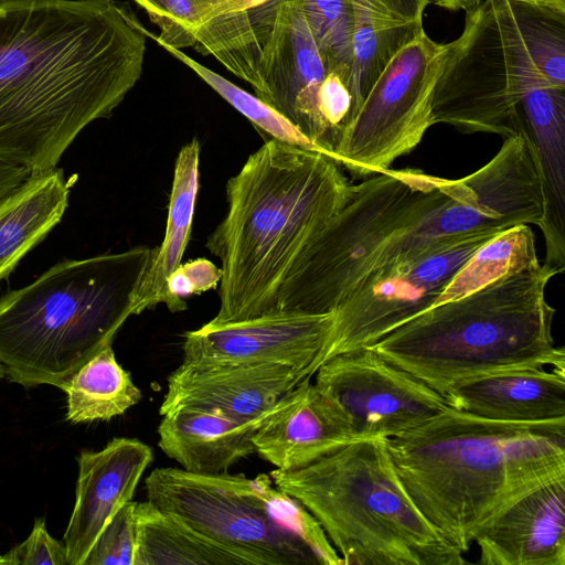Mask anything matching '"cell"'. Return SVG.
Listing matches in <instances>:
<instances>
[{"mask_svg":"<svg viewBox=\"0 0 565 565\" xmlns=\"http://www.w3.org/2000/svg\"><path fill=\"white\" fill-rule=\"evenodd\" d=\"M145 31L117 0H0V161L56 168L140 78Z\"/></svg>","mask_w":565,"mask_h":565,"instance_id":"obj_1","label":"cell"},{"mask_svg":"<svg viewBox=\"0 0 565 565\" xmlns=\"http://www.w3.org/2000/svg\"><path fill=\"white\" fill-rule=\"evenodd\" d=\"M387 447L415 505L463 554L509 504L565 479V419L501 422L448 406Z\"/></svg>","mask_w":565,"mask_h":565,"instance_id":"obj_2","label":"cell"},{"mask_svg":"<svg viewBox=\"0 0 565 565\" xmlns=\"http://www.w3.org/2000/svg\"><path fill=\"white\" fill-rule=\"evenodd\" d=\"M351 185L332 158L269 139L226 183L227 211L206 239L221 260L220 309L210 324L274 311L306 246L343 206Z\"/></svg>","mask_w":565,"mask_h":565,"instance_id":"obj_3","label":"cell"},{"mask_svg":"<svg viewBox=\"0 0 565 565\" xmlns=\"http://www.w3.org/2000/svg\"><path fill=\"white\" fill-rule=\"evenodd\" d=\"M557 269L540 263L459 299L437 305L370 347L443 396L480 376L551 366L565 371L554 343L555 309L545 290Z\"/></svg>","mask_w":565,"mask_h":565,"instance_id":"obj_4","label":"cell"},{"mask_svg":"<svg viewBox=\"0 0 565 565\" xmlns=\"http://www.w3.org/2000/svg\"><path fill=\"white\" fill-rule=\"evenodd\" d=\"M151 248L65 259L0 298V364L24 387L63 388L132 316Z\"/></svg>","mask_w":565,"mask_h":565,"instance_id":"obj_5","label":"cell"},{"mask_svg":"<svg viewBox=\"0 0 565 565\" xmlns=\"http://www.w3.org/2000/svg\"><path fill=\"white\" fill-rule=\"evenodd\" d=\"M565 87V4L556 0H482L466 11L461 34L435 85V124L462 134L522 131L521 98Z\"/></svg>","mask_w":565,"mask_h":565,"instance_id":"obj_6","label":"cell"},{"mask_svg":"<svg viewBox=\"0 0 565 565\" xmlns=\"http://www.w3.org/2000/svg\"><path fill=\"white\" fill-rule=\"evenodd\" d=\"M319 522L343 565H462L401 481L387 438H367L300 469L269 473Z\"/></svg>","mask_w":565,"mask_h":565,"instance_id":"obj_7","label":"cell"},{"mask_svg":"<svg viewBox=\"0 0 565 565\" xmlns=\"http://www.w3.org/2000/svg\"><path fill=\"white\" fill-rule=\"evenodd\" d=\"M458 179L387 169L351 185L348 200L306 246L274 311L331 313L375 267L385 247L457 189Z\"/></svg>","mask_w":565,"mask_h":565,"instance_id":"obj_8","label":"cell"},{"mask_svg":"<svg viewBox=\"0 0 565 565\" xmlns=\"http://www.w3.org/2000/svg\"><path fill=\"white\" fill-rule=\"evenodd\" d=\"M147 500L203 534L253 555L260 565H343L315 516L267 473L199 475L156 468Z\"/></svg>","mask_w":565,"mask_h":565,"instance_id":"obj_9","label":"cell"},{"mask_svg":"<svg viewBox=\"0 0 565 565\" xmlns=\"http://www.w3.org/2000/svg\"><path fill=\"white\" fill-rule=\"evenodd\" d=\"M193 47L247 82L256 96L330 157L319 99L328 71L301 0H268L204 21ZM331 158V157H330Z\"/></svg>","mask_w":565,"mask_h":565,"instance_id":"obj_10","label":"cell"},{"mask_svg":"<svg viewBox=\"0 0 565 565\" xmlns=\"http://www.w3.org/2000/svg\"><path fill=\"white\" fill-rule=\"evenodd\" d=\"M448 43L425 31L404 45L371 85L343 130L334 159L355 178L390 169L434 122L433 97Z\"/></svg>","mask_w":565,"mask_h":565,"instance_id":"obj_11","label":"cell"},{"mask_svg":"<svg viewBox=\"0 0 565 565\" xmlns=\"http://www.w3.org/2000/svg\"><path fill=\"white\" fill-rule=\"evenodd\" d=\"M498 233L480 231L443 238L371 270L332 312L331 332L313 374L332 356L370 348L436 306L456 273Z\"/></svg>","mask_w":565,"mask_h":565,"instance_id":"obj_12","label":"cell"},{"mask_svg":"<svg viewBox=\"0 0 565 565\" xmlns=\"http://www.w3.org/2000/svg\"><path fill=\"white\" fill-rule=\"evenodd\" d=\"M546 193L541 167L524 131L504 138L494 157L458 179L455 193L430 210L392 245V255L411 254L436 241L516 225L543 226Z\"/></svg>","mask_w":565,"mask_h":565,"instance_id":"obj_13","label":"cell"},{"mask_svg":"<svg viewBox=\"0 0 565 565\" xmlns=\"http://www.w3.org/2000/svg\"><path fill=\"white\" fill-rule=\"evenodd\" d=\"M313 375L361 439L392 438L448 407L440 393L371 348L334 355Z\"/></svg>","mask_w":565,"mask_h":565,"instance_id":"obj_14","label":"cell"},{"mask_svg":"<svg viewBox=\"0 0 565 565\" xmlns=\"http://www.w3.org/2000/svg\"><path fill=\"white\" fill-rule=\"evenodd\" d=\"M333 313L273 311L242 321L210 324L183 334L184 364L279 363L305 370L313 365L331 332Z\"/></svg>","mask_w":565,"mask_h":565,"instance_id":"obj_15","label":"cell"},{"mask_svg":"<svg viewBox=\"0 0 565 565\" xmlns=\"http://www.w3.org/2000/svg\"><path fill=\"white\" fill-rule=\"evenodd\" d=\"M152 460L151 447L136 438L118 437L100 450L81 451L75 504L63 537L67 565H84L105 525L131 501Z\"/></svg>","mask_w":565,"mask_h":565,"instance_id":"obj_16","label":"cell"},{"mask_svg":"<svg viewBox=\"0 0 565 565\" xmlns=\"http://www.w3.org/2000/svg\"><path fill=\"white\" fill-rule=\"evenodd\" d=\"M359 440L344 411L310 379L286 394L253 436L255 451L282 471L309 466Z\"/></svg>","mask_w":565,"mask_h":565,"instance_id":"obj_17","label":"cell"},{"mask_svg":"<svg viewBox=\"0 0 565 565\" xmlns=\"http://www.w3.org/2000/svg\"><path fill=\"white\" fill-rule=\"evenodd\" d=\"M306 379L310 377L305 370L279 363L212 366L181 363L168 376L159 413L194 406L253 419L268 413Z\"/></svg>","mask_w":565,"mask_h":565,"instance_id":"obj_18","label":"cell"},{"mask_svg":"<svg viewBox=\"0 0 565 565\" xmlns=\"http://www.w3.org/2000/svg\"><path fill=\"white\" fill-rule=\"evenodd\" d=\"M479 564L565 565V479L542 484L477 533Z\"/></svg>","mask_w":565,"mask_h":565,"instance_id":"obj_19","label":"cell"},{"mask_svg":"<svg viewBox=\"0 0 565 565\" xmlns=\"http://www.w3.org/2000/svg\"><path fill=\"white\" fill-rule=\"evenodd\" d=\"M276 405L253 419L203 407H175L161 415L158 446L188 472H227L241 458L256 452L253 436Z\"/></svg>","mask_w":565,"mask_h":565,"instance_id":"obj_20","label":"cell"},{"mask_svg":"<svg viewBox=\"0 0 565 565\" xmlns=\"http://www.w3.org/2000/svg\"><path fill=\"white\" fill-rule=\"evenodd\" d=\"M448 406L511 423L565 419V371L533 369L480 376L452 386Z\"/></svg>","mask_w":565,"mask_h":565,"instance_id":"obj_21","label":"cell"},{"mask_svg":"<svg viewBox=\"0 0 565 565\" xmlns=\"http://www.w3.org/2000/svg\"><path fill=\"white\" fill-rule=\"evenodd\" d=\"M522 131L537 157L546 193L541 227L547 265L565 268V87L547 85L529 90L518 105Z\"/></svg>","mask_w":565,"mask_h":565,"instance_id":"obj_22","label":"cell"},{"mask_svg":"<svg viewBox=\"0 0 565 565\" xmlns=\"http://www.w3.org/2000/svg\"><path fill=\"white\" fill-rule=\"evenodd\" d=\"M353 21V63L348 89L349 122L388 61L423 31L428 0H350ZM347 125V126H348ZM345 129V128H344Z\"/></svg>","mask_w":565,"mask_h":565,"instance_id":"obj_23","label":"cell"},{"mask_svg":"<svg viewBox=\"0 0 565 565\" xmlns=\"http://www.w3.org/2000/svg\"><path fill=\"white\" fill-rule=\"evenodd\" d=\"M76 178L60 168L30 174L0 200V281L60 223Z\"/></svg>","mask_w":565,"mask_h":565,"instance_id":"obj_24","label":"cell"},{"mask_svg":"<svg viewBox=\"0 0 565 565\" xmlns=\"http://www.w3.org/2000/svg\"><path fill=\"white\" fill-rule=\"evenodd\" d=\"M200 142L193 138L178 153L170 201L167 227L160 246L151 249L135 296L132 315L152 309L159 303L171 311L172 301L168 290V279L182 264L189 244L192 221L200 185Z\"/></svg>","mask_w":565,"mask_h":565,"instance_id":"obj_25","label":"cell"},{"mask_svg":"<svg viewBox=\"0 0 565 565\" xmlns=\"http://www.w3.org/2000/svg\"><path fill=\"white\" fill-rule=\"evenodd\" d=\"M135 565H260L249 553L198 531L148 500L135 502Z\"/></svg>","mask_w":565,"mask_h":565,"instance_id":"obj_26","label":"cell"},{"mask_svg":"<svg viewBox=\"0 0 565 565\" xmlns=\"http://www.w3.org/2000/svg\"><path fill=\"white\" fill-rule=\"evenodd\" d=\"M66 419L73 424L109 420L140 402L142 394L116 360L111 343L83 364L62 388Z\"/></svg>","mask_w":565,"mask_h":565,"instance_id":"obj_27","label":"cell"},{"mask_svg":"<svg viewBox=\"0 0 565 565\" xmlns=\"http://www.w3.org/2000/svg\"><path fill=\"white\" fill-rule=\"evenodd\" d=\"M540 265L529 225L507 228L483 243L456 273L437 305L467 296L501 277ZM435 307V306H434Z\"/></svg>","mask_w":565,"mask_h":565,"instance_id":"obj_28","label":"cell"},{"mask_svg":"<svg viewBox=\"0 0 565 565\" xmlns=\"http://www.w3.org/2000/svg\"><path fill=\"white\" fill-rule=\"evenodd\" d=\"M305 18L328 73L347 85L353 63L354 21L350 0H301Z\"/></svg>","mask_w":565,"mask_h":565,"instance_id":"obj_29","label":"cell"},{"mask_svg":"<svg viewBox=\"0 0 565 565\" xmlns=\"http://www.w3.org/2000/svg\"><path fill=\"white\" fill-rule=\"evenodd\" d=\"M157 44L189 66L218 95L245 116L259 131L265 132L271 137V139H276L284 143L319 152L317 148L289 120L257 96L247 93L220 74L203 66L183 53L182 50L174 49L164 43Z\"/></svg>","mask_w":565,"mask_h":565,"instance_id":"obj_30","label":"cell"},{"mask_svg":"<svg viewBox=\"0 0 565 565\" xmlns=\"http://www.w3.org/2000/svg\"><path fill=\"white\" fill-rule=\"evenodd\" d=\"M222 0H135L146 10L160 34L146 30L157 43L178 50L194 45L193 33Z\"/></svg>","mask_w":565,"mask_h":565,"instance_id":"obj_31","label":"cell"},{"mask_svg":"<svg viewBox=\"0 0 565 565\" xmlns=\"http://www.w3.org/2000/svg\"><path fill=\"white\" fill-rule=\"evenodd\" d=\"M135 502L124 504L97 536L84 565H135Z\"/></svg>","mask_w":565,"mask_h":565,"instance_id":"obj_32","label":"cell"},{"mask_svg":"<svg viewBox=\"0 0 565 565\" xmlns=\"http://www.w3.org/2000/svg\"><path fill=\"white\" fill-rule=\"evenodd\" d=\"M222 270L206 258L181 264L168 279L172 313L184 311V298L218 288Z\"/></svg>","mask_w":565,"mask_h":565,"instance_id":"obj_33","label":"cell"},{"mask_svg":"<svg viewBox=\"0 0 565 565\" xmlns=\"http://www.w3.org/2000/svg\"><path fill=\"white\" fill-rule=\"evenodd\" d=\"M4 565H67L63 542L53 539L44 519H36L25 541L2 555Z\"/></svg>","mask_w":565,"mask_h":565,"instance_id":"obj_34","label":"cell"},{"mask_svg":"<svg viewBox=\"0 0 565 565\" xmlns=\"http://www.w3.org/2000/svg\"><path fill=\"white\" fill-rule=\"evenodd\" d=\"M29 175L25 168L0 161V200L18 188Z\"/></svg>","mask_w":565,"mask_h":565,"instance_id":"obj_35","label":"cell"},{"mask_svg":"<svg viewBox=\"0 0 565 565\" xmlns=\"http://www.w3.org/2000/svg\"><path fill=\"white\" fill-rule=\"evenodd\" d=\"M268 0H222L205 18L204 21L227 12L242 11L259 6Z\"/></svg>","mask_w":565,"mask_h":565,"instance_id":"obj_36","label":"cell"},{"mask_svg":"<svg viewBox=\"0 0 565 565\" xmlns=\"http://www.w3.org/2000/svg\"><path fill=\"white\" fill-rule=\"evenodd\" d=\"M429 3H433L437 7H441L446 10L451 11H467L476 6H478L482 0H428Z\"/></svg>","mask_w":565,"mask_h":565,"instance_id":"obj_37","label":"cell"},{"mask_svg":"<svg viewBox=\"0 0 565 565\" xmlns=\"http://www.w3.org/2000/svg\"><path fill=\"white\" fill-rule=\"evenodd\" d=\"M4 377H6L4 370H3L2 365L0 364V380H2Z\"/></svg>","mask_w":565,"mask_h":565,"instance_id":"obj_38","label":"cell"},{"mask_svg":"<svg viewBox=\"0 0 565 565\" xmlns=\"http://www.w3.org/2000/svg\"><path fill=\"white\" fill-rule=\"evenodd\" d=\"M0 565H4V559L2 556H0Z\"/></svg>","mask_w":565,"mask_h":565,"instance_id":"obj_39","label":"cell"},{"mask_svg":"<svg viewBox=\"0 0 565 565\" xmlns=\"http://www.w3.org/2000/svg\"><path fill=\"white\" fill-rule=\"evenodd\" d=\"M556 1H558L562 4H565V0H556Z\"/></svg>","mask_w":565,"mask_h":565,"instance_id":"obj_40","label":"cell"}]
</instances>
